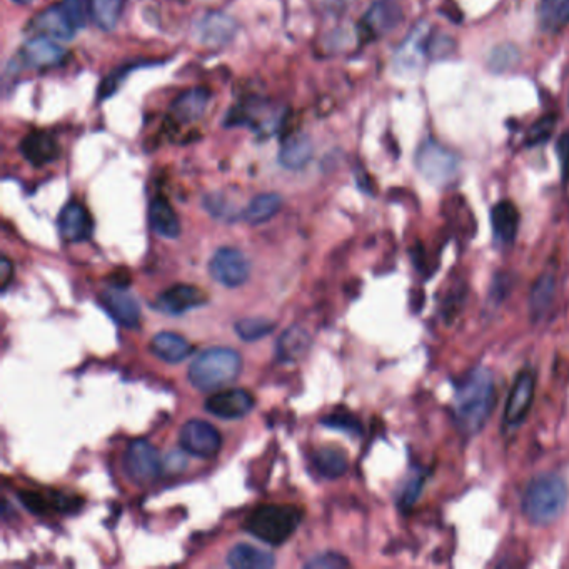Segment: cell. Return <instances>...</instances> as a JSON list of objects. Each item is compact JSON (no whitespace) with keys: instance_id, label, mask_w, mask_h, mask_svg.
I'll list each match as a JSON object with an SVG mask.
<instances>
[{"instance_id":"obj_11","label":"cell","mask_w":569,"mask_h":569,"mask_svg":"<svg viewBox=\"0 0 569 569\" xmlns=\"http://www.w3.org/2000/svg\"><path fill=\"white\" fill-rule=\"evenodd\" d=\"M254 396L246 389H224L206 401V411L219 419H239L251 413Z\"/></svg>"},{"instance_id":"obj_1","label":"cell","mask_w":569,"mask_h":569,"mask_svg":"<svg viewBox=\"0 0 569 569\" xmlns=\"http://www.w3.org/2000/svg\"><path fill=\"white\" fill-rule=\"evenodd\" d=\"M494 376L489 369H474L454 396V423L463 436H476L488 423L494 406Z\"/></svg>"},{"instance_id":"obj_23","label":"cell","mask_w":569,"mask_h":569,"mask_svg":"<svg viewBox=\"0 0 569 569\" xmlns=\"http://www.w3.org/2000/svg\"><path fill=\"white\" fill-rule=\"evenodd\" d=\"M152 353L166 363H181L187 356H191L192 344L186 338L176 333H159L154 336L151 343Z\"/></svg>"},{"instance_id":"obj_32","label":"cell","mask_w":569,"mask_h":569,"mask_svg":"<svg viewBox=\"0 0 569 569\" xmlns=\"http://www.w3.org/2000/svg\"><path fill=\"white\" fill-rule=\"evenodd\" d=\"M321 423H323V426L338 429V431L351 434V436H359V434L363 433L359 419L354 414L348 413V411H336V413L328 414V416H324L321 419Z\"/></svg>"},{"instance_id":"obj_22","label":"cell","mask_w":569,"mask_h":569,"mask_svg":"<svg viewBox=\"0 0 569 569\" xmlns=\"http://www.w3.org/2000/svg\"><path fill=\"white\" fill-rule=\"evenodd\" d=\"M149 222L154 232L166 239H176L181 234L179 217L164 197L152 199L151 206H149Z\"/></svg>"},{"instance_id":"obj_41","label":"cell","mask_w":569,"mask_h":569,"mask_svg":"<svg viewBox=\"0 0 569 569\" xmlns=\"http://www.w3.org/2000/svg\"><path fill=\"white\" fill-rule=\"evenodd\" d=\"M176 2H181L182 4V2H186V0H176Z\"/></svg>"},{"instance_id":"obj_12","label":"cell","mask_w":569,"mask_h":569,"mask_svg":"<svg viewBox=\"0 0 569 569\" xmlns=\"http://www.w3.org/2000/svg\"><path fill=\"white\" fill-rule=\"evenodd\" d=\"M207 299H209L207 294L197 286L176 284V286H172V288L166 289L164 293L159 294L156 308L162 313L171 314V316H181L191 309L204 306Z\"/></svg>"},{"instance_id":"obj_6","label":"cell","mask_w":569,"mask_h":569,"mask_svg":"<svg viewBox=\"0 0 569 569\" xmlns=\"http://www.w3.org/2000/svg\"><path fill=\"white\" fill-rule=\"evenodd\" d=\"M403 16L401 0H376L359 24L361 39L371 42L388 36L389 32H393L401 24Z\"/></svg>"},{"instance_id":"obj_20","label":"cell","mask_w":569,"mask_h":569,"mask_svg":"<svg viewBox=\"0 0 569 569\" xmlns=\"http://www.w3.org/2000/svg\"><path fill=\"white\" fill-rule=\"evenodd\" d=\"M494 237L501 244H511L519 229V211L511 201H501L491 211Z\"/></svg>"},{"instance_id":"obj_40","label":"cell","mask_w":569,"mask_h":569,"mask_svg":"<svg viewBox=\"0 0 569 569\" xmlns=\"http://www.w3.org/2000/svg\"><path fill=\"white\" fill-rule=\"evenodd\" d=\"M12 2H16V4H29L32 0H12Z\"/></svg>"},{"instance_id":"obj_4","label":"cell","mask_w":569,"mask_h":569,"mask_svg":"<svg viewBox=\"0 0 569 569\" xmlns=\"http://www.w3.org/2000/svg\"><path fill=\"white\" fill-rule=\"evenodd\" d=\"M301 519H303V511L296 506L264 504L247 516L244 529L262 543L279 546L293 536Z\"/></svg>"},{"instance_id":"obj_14","label":"cell","mask_w":569,"mask_h":569,"mask_svg":"<svg viewBox=\"0 0 569 569\" xmlns=\"http://www.w3.org/2000/svg\"><path fill=\"white\" fill-rule=\"evenodd\" d=\"M32 29L39 32L42 36L54 39V41H71L76 36L77 26L67 14L62 4L47 7L46 11L37 14L32 22Z\"/></svg>"},{"instance_id":"obj_16","label":"cell","mask_w":569,"mask_h":569,"mask_svg":"<svg viewBox=\"0 0 569 569\" xmlns=\"http://www.w3.org/2000/svg\"><path fill=\"white\" fill-rule=\"evenodd\" d=\"M22 57L31 67L49 69V67L61 66L62 62L66 61L67 52L56 44L54 39L36 37L24 44Z\"/></svg>"},{"instance_id":"obj_27","label":"cell","mask_w":569,"mask_h":569,"mask_svg":"<svg viewBox=\"0 0 569 569\" xmlns=\"http://www.w3.org/2000/svg\"><path fill=\"white\" fill-rule=\"evenodd\" d=\"M282 197L276 192H267V194H259L254 197L242 217L246 219L251 226H261L264 222L271 221L277 212L281 211Z\"/></svg>"},{"instance_id":"obj_30","label":"cell","mask_w":569,"mask_h":569,"mask_svg":"<svg viewBox=\"0 0 569 569\" xmlns=\"http://www.w3.org/2000/svg\"><path fill=\"white\" fill-rule=\"evenodd\" d=\"M124 0H91V16L102 31L116 29L121 19Z\"/></svg>"},{"instance_id":"obj_19","label":"cell","mask_w":569,"mask_h":569,"mask_svg":"<svg viewBox=\"0 0 569 569\" xmlns=\"http://www.w3.org/2000/svg\"><path fill=\"white\" fill-rule=\"evenodd\" d=\"M236 34V22L224 14H209L197 26L199 41L206 46H222Z\"/></svg>"},{"instance_id":"obj_7","label":"cell","mask_w":569,"mask_h":569,"mask_svg":"<svg viewBox=\"0 0 569 569\" xmlns=\"http://www.w3.org/2000/svg\"><path fill=\"white\" fill-rule=\"evenodd\" d=\"M212 279L226 288H237L251 274V262L246 254L232 247H221L209 262Z\"/></svg>"},{"instance_id":"obj_5","label":"cell","mask_w":569,"mask_h":569,"mask_svg":"<svg viewBox=\"0 0 569 569\" xmlns=\"http://www.w3.org/2000/svg\"><path fill=\"white\" fill-rule=\"evenodd\" d=\"M416 167L434 186H448L458 174L459 161L456 154L438 142L426 141L419 146Z\"/></svg>"},{"instance_id":"obj_31","label":"cell","mask_w":569,"mask_h":569,"mask_svg":"<svg viewBox=\"0 0 569 569\" xmlns=\"http://www.w3.org/2000/svg\"><path fill=\"white\" fill-rule=\"evenodd\" d=\"M274 329H276V323L267 318H246L236 323L237 336L249 343L266 338L267 334H271Z\"/></svg>"},{"instance_id":"obj_24","label":"cell","mask_w":569,"mask_h":569,"mask_svg":"<svg viewBox=\"0 0 569 569\" xmlns=\"http://www.w3.org/2000/svg\"><path fill=\"white\" fill-rule=\"evenodd\" d=\"M227 564L236 569H269L276 564L274 556L251 544H237L227 554Z\"/></svg>"},{"instance_id":"obj_2","label":"cell","mask_w":569,"mask_h":569,"mask_svg":"<svg viewBox=\"0 0 569 569\" xmlns=\"http://www.w3.org/2000/svg\"><path fill=\"white\" fill-rule=\"evenodd\" d=\"M568 498V484L563 478L558 474H539L524 491L523 516L534 526H549L563 516Z\"/></svg>"},{"instance_id":"obj_18","label":"cell","mask_w":569,"mask_h":569,"mask_svg":"<svg viewBox=\"0 0 569 569\" xmlns=\"http://www.w3.org/2000/svg\"><path fill=\"white\" fill-rule=\"evenodd\" d=\"M209 99H211V92L207 91L206 87H196V89L184 92L172 102V122L182 126V124H191L201 119L209 104Z\"/></svg>"},{"instance_id":"obj_25","label":"cell","mask_w":569,"mask_h":569,"mask_svg":"<svg viewBox=\"0 0 569 569\" xmlns=\"http://www.w3.org/2000/svg\"><path fill=\"white\" fill-rule=\"evenodd\" d=\"M554 294H556V277L553 274H543L534 282L529 294V314L533 321H539L548 313V309L553 304Z\"/></svg>"},{"instance_id":"obj_10","label":"cell","mask_w":569,"mask_h":569,"mask_svg":"<svg viewBox=\"0 0 569 569\" xmlns=\"http://www.w3.org/2000/svg\"><path fill=\"white\" fill-rule=\"evenodd\" d=\"M534 391H536V376L533 371L524 369L514 379L513 388L509 391L506 409H504V423L514 428L523 423L533 406Z\"/></svg>"},{"instance_id":"obj_37","label":"cell","mask_w":569,"mask_h":569,"mask_svg":"<svg viewBox=\"0 0 569 569\" xmlns=\"http://www.w3.org/2000/svg\"><path fill=\"white\" fill-rule=\"evenodd\" d=\"M558 156L561 162V174L563 181L569 182V131L564 132L558 142Z\"/></svg>"},{"instance_id":"obj_34","label":"cell","mask_w":569,"mask_h":569,"mask_svg":"<svg viewBox=\"0 0 569 569\" xmlns=\"http://www.w3.org/2000/svg\"><path fill=\"white\" fill-rule=\"evenodd\" d=\"M304 566L308 569H343L349 568L351 563L349 559L344 558L343 554L323 553L309 559Z\"/></svg>"},{"instance_id":"obj_17","label":"cell","mask_w":569,"mask_h":569,"mask_svg":"<svg viewBox=\"0 0 569 569\" xmlns=\"http://www.w3.org/2000/svg\"><path fill=\"white\" fill-rule=\"evenodd\" d=\"M59 231L64 241H86L92 232V219L86 207L79 202L67 204L59 216Z\"/></svg>"},{"instance_id":"obj_3","label":"cell","mask_w":569,"mask_h":569,"mask_svg":"<svg viewBox=\"0 0 569 569\" xmlns=\"http://www.w3.org/2000/svg\"><path fill=\"white\" fill-rule=\"evenodd\" d=\"M242 359L231 348H211L199 354L189 368V381L204 393L219 391L241 374Z\"/></svg>"},{"instance_id":"obj_39","label":"cell","mask_w":569,"mask_h":569,"mask_svg":"<svg viewBox=\"0 0 569 569\" xmlns=\"http://www.w3.org/2000/svg\"><path fill=\"white\" fill-rule=\"evenodd\" d=\"M12 279V262L4 257L2 259V289H6L9 286V282Z\"/></svg>"},{"instance_id":"obj_35","label":"cell","mask_w":569,"mask_h":569,"mask_svg":"<svg viewBox=\"0 0 569 569\" xmlns=\"http://www.w3.org/2000/svg\"><path fill=\"white\" fill-rule=\"evenodd\" d=\"M518 59V51L513 46H501L491 56V67L504 71L506 67L513 66Z\"/></svg>"},{"instance_id":"obj_8","label":"cell","mask_w":569,"mask_h":569,"mask_svg":"<svg viewBox=\"0 0 569 569\" xmlns=\"http://www.w3.org/2000/svg\"><path fill=\"white\" fill-rule=\"evenodd\" d=\"M179 441L186 453L204 459L214 458L222 444L221 433L201 419H192L184 424Z\"/></svg>"},{"instance_id":"obj_26","label":"cell","mask_w":569,"mask_h":569,"mask_svg":"<svg viewBox=\"0 0 569 569\" xmlns=\"http://www.w3.org/2000/svg\"><path fill=\"white\" fill-rule=\"evenodd\" d=\"M311 338L303 328H291L282 334L277 343V358L282 363H294L308 353Z\"/></svg>"},{"instance_id":"obj_28","label":"cell","mask_w":569,"mask_h":569,"mask_svg":"<svg viewBox=\"0 0 569 569\" xmlns=\"http://www.w3.org/2000/svg\"><path fill=\"white\" fill-rule=\"evenodd\" d=\"M313 463L318 469V473L324 478L336 479L343 476L348 471V456L343 449L339 448H321L314 453Z\"/></svg>"},{"instance_id":"obj_33","label":"cell","mask_w":569,"mask_h":569,"mask_svg":"<svg viewBox=\"0 0 569 569\" xmlns=\"http://www.w3.org/2000/svg\"><path fill=\"white\" fill-rule=\"evenodd\" d=\"M554 129H556V116L554 114L541 117L534 122L533 126L529 127L528 134H526V144L529 147L543 144V142L548 141L549 137L553 136Z\"/></svg>"},{"instance_id":"obj_9","label":"cell","mask_w":569,"mask_h":569,"mask_svg":"<svg viewBox=\"0 0 569 569\" xmlns=\"http://www.w3.org/2000/svg\"><path fill=\"white\" fill-rule=\"evenodd\" d=\"M127 474L137 484L152 483L159 478L162 471V461L157 449L144 439H137L127 448L126 459Z\"/></svg>"},{"instance_id":"obj_21","label":"cell","mask_w":569,"mask_h":569,"mask_svg":"<svg viewBox=\"0 0 569 569\" xmlns=\"http://www.w3.org/2000/svg\"><path fill=\"white\" fill-rule=\"evenodd\" d=\"M314 154L313 142L304 134L286 137L279 151V164L286 169H301L306 166Z\"/></svg>"},{"instance_id":"obj_15","label":"cell","mask_w":569,"mask_h":569,"mask_svg":"<svg viewBox=\"0 0 569 569\" xmlns=\"http://www.w3.org/2000/svg\"><path fill=\"white\" fill-rule=\"evenodd\" d=\"M19 151L27 162H31L32 166L41 167L56 161L61 154V147L57 144L56 137L51 134L34 131L22 139Z\"/></svg>"},{"instance_id":"obj_38","label":"cell","mask_w":569,"mask_h":569,"mask_svg":"<svg viewBox=\"0 0 569 569\" xmlns=\"http://www.w3.org/2000/svg\"><path fill=\"white\" fill-rule=\"evenodd\" d=\"M421 488H423V481H421V479L409 481L408 486L404 488L403 498H401V504H403L404 508H411V506L416 503V499H418L419 494H421Z\"/></svg>"},{"instance_id":"obj_29","label":"cell","mask_w":569,"mask_h":569,"mask_svg":"<svg viewBox=\"0 0 569 569\" xmlns=\"http://www.w3.org/2000/svg\"><path fill=\"white\" fill-rule=\"evenodd\" d=\"M539 22L544 31L563 29L569 22V0H543L539 7Z\"/></svg>"},{"instance_id":"obj_13","label":"cell","mask_w":569,"mask_h":569,"mask_svg":"<svg viewBox=\"0 0 569 569\" xmlns=\"http://www.w3.org/2000/svg\"><path fill=\"white\" fill-rule=\"evenodd\" d=\"M101 304L107 313L111 314L112 319L116 323L121 324L124 328H137L141 321V308L137 304L136 299L131 294L126 293L124 288L106 289L101 294Z\"/></svg>"},{"instance_id":"obj_36","label":"cell","mask_w":569,"mask_h":569,"mask_svg":"<svg viewBox=\"0 0 569 569\" xmlns=\"http://www.w3.org/2000/svg\"><path fill=\"white\" fill-rule=\"evenodd\" d=\"M61 4L66 9L67 14L71 16L77 29L86 26L87 12L84 0H62Z\"/></svg>"}]
</instances>
